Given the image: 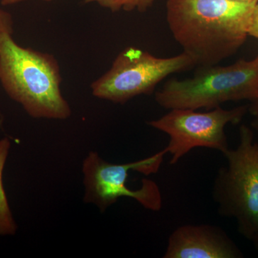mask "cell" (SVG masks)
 Here are the masks:
<instances>
[{
  "label": "cell",
  "mask_w": 258,
  "mask_h": 258,
  "mask_svg": "<svg viewBox=\"0 0 258 258\" xmlns=\"http://www.w3.org/2000/svg\"><path fill=\"white\" fill-rule=\"evenodd\" d=\"M255 4L233 0H167L166 22L174 40L196 66H215L243 45Z\"/></svg>",
  "instance_id": "cell-1"
},
{
  "label": "cell",
  "mask_w": 258,
  "mask_h": 258,
  "mask_svg": "<svg viewBox=\"0 0 258 258\" xmlns=\"http://www.w3.org/2000/svg\"><path fill=\"white\" fill-rule=\"evenodd\" d=\"M0 83L34 118L64 120L71 106L61 91L60 66L52 54L25 47L13 33H0Z\"/></svg>",
  "instance_id": "cell-2"
},
{
  "label": "cell",
  "mask_w": 258,
  "mask_h": 258,
  "mask_svg": "<svg viewBox=\"0 0 258 258\" xmlns=\"http://www.w3.org/2000/svg\"><path fill=\"white\" fill-rule=\"evenodd\" d=\"M258 100V55L229 66H198L192 77L171 79L155 93L161 108L212 110L230 101Z\"/></svg>",
  "instance_id": "cell-3"
},
{
  "label": "cell",
  "mask_w": 258,
  "mask_h": 258,
  "mask_svg": "<svg viewBox=\"0 0 258 258\" xmlns=\"http://www.w3.org/2000/svg\"><path fill=\"white\" fill-rule=\"evenodd\" d=\"M239 137L237 147L223 154L227 165L217 171L212 197L219 214L235 219L239 233L253 242L258 237V142L244 124Z\"/></svg>",
  "instance_id": "cell-4"
},
{
  "label": "cell",
  "mask_w": 258,
  "mask_h": 258,
  "mask_svg": "<svg viewBox=\"0 0 258 258\" xmlns=\"http://www.w3.org/2000/svg\"><path fill=\"white\" fill-rule=\"evenodd\" d=\"M195 66V60L184 52L159 57L138 47H125L109 70L91 83V92L100 99L123 104L135 97L152 94L168 76Z\"/></svg>",
  "instance_id": "cell-5"
},
{
  "label": "cell",
  "mask_w": 258,
  "mask_h": 258,
  "mask_svg": "<svg viewBox=\"0 0 258 258\" xmlns=\"http://www.w3.org/2000/svg\"><path fill=\"white\" fill-rule=\"evenodd\" d=\"M166 154L165 147L152 157L118 164L105 161L98 153L90 152L83 164L84 201L96 205L104 212L118 199L126 197L134 199L148 210L160 211L162 195L155 181L145 178L142 180L140 188L135 190L129 189L126 182L130 171H138L145 176L156 174Z\"/></svg>",
  "instance_id": "cell-6"
},
{
  "label": "cell",
  "mask_w": 258,
  "mask_h": 258,
  "mask_svg": "<svg viewBox=\"0 0 258 258\" xmlns=\"http://www.w3.org/2000/svg\"><path fill=\"white\" fill-rule=\"evenodd\" d=\"M247 112L248 106L232 109L220 106L207 112L174 108L147 124L169 136L166 149L171 156L169 163L176 164L195 148H208L225 154L230 149L225 127L240 123Z\"/></svg>",
  "instance_id": "cell-7"
},
{
  "label": "cell",
  "mask_w": 258,
  "mask_h": 258,
  "mask_svg": "<svg viewBox=\"0 0 258 258\" xmlns=\"http://www.w3.org/2000/svg\"><path fill=\"white\" fill-rule=\"evenodd\" d=\"M164 258H241L243 253L228 235L216 225H184L168 239Z\"/></svg>",
  "instance_id": "cell-8"
},
{
  "label": "cell",
  "mask_w": 258,
  "mask_h": 258,
  "mask_svg": "<svg viewBox=\"0 0 258 258\" xmlns=\"http://www.w3.org/2000/svg\"><path fill=\"white\" fill-rule=\"evenodd\" d=\"M10 141L4 138L0 140V235H13L17 231V225L10 210L9 203L3 186V174L9 154Z\"/></svg>",
  "instance_id": "cell-9"
},
{
  "label": "cell",
  "mask_w": 258,
  "mask_h": 258,
  "mask_svg": "<svg viewBox=\"0 0 258 258\" xmlns=\"http://www.w3.org/2000/svg\"><path fill=\"white\" fill-rule=\"evenodd\" d=\"M85 4L96 3L101 8L109 10L112 13L123 10L132 12L134 10L139 13H145L157 0H82Z\"/></svg>",
  "instance_id": "cell-10"
},
{
  "label": "cell",
  "mask_w": 258,
  "mask_h": 258,
  "mask_svg": "<svg viewBox=\"0 0 258 258\" xmlns=\"http://www.w3.org/2000/svg\"><path fill=\"white\" fill-rule=\"evenodd\" d=\"M13 25L14 22L12 15L0 7V33L4 32L13 33ZM3 116L0 114V125L3 124Z\"/></svg>",
  "instance_id": "cell-11"
},
{
  "label": "cell",
  "mask_w": 258,
  "mask_h": 258,
  "mask_svg": "<svg viewBox=\"0 0 258 258\" xmlns=\"http://www.w3.org/2000/svg\"><path fill=\"white\" fill-rule=\"evenodd\" d=\"M249 36H252L258 40V3L254 5L250 25H249Z\"/></svg>",
  "instance_id": "cell-12"
},
{
  "label": "cell",
  "mask_w": 258,
  "mask_h": 258,
  "mask_svg": "<svg viewBox=\"0 0 258 258\" xmlns=\"http://www.w3.org/2000/svg\"><path fill=\"white\" fill-rule=\"evenodd\" d=\"M248 112L253 115L254 118H258V100L250 102L248 106Z\"/></svg>",
  "instance_id": "cell-13"
},
{
  "label": "cell",
  "mask_w": 258,
  "mask_h": 258,
  "mask_svg": "<svg viewBox=\"0 0 258 258\" xmlns=\"http://www.w3.org/2000/svg\"><path fill=\"white\" fill-rule=\"evenodd\" d=\"M30 1V0H2V6H9V5H13L18 4V3H23V2ZM45 2H52L55 0H42Z\"/></svg>",
  "instance_id": "cell-14"
},
{
  "label": "cell",
  "mask_w": 258,
  "mask_h": 258,
  "mask_svg": "<svg viewBox=\"0 0 258 258\" xmlns=\"http://www.w3.org/2000/svg\"><path fill=\"white\" fill-rule=\"evenodd\" d=\"M251 127L258 133V118H254V119L251 122Z\"/></svg>",
  "instance_id": "cell-15"
},
{
  "label": "cell",
  "mask_w": 258,
  "mask_h": 258,
  "mask_svg": "<svg viewBox=\"0 0 258 258\" xmlns=\"http://www.w3.org/2000/svg\"><path fill=\"white\" fill-rule=\"evenodd\" d=\"M233 1L240 2V3H257L258 0H233Z\"/></svg>",
  "instance_id": "cell-16"
},
{
  "label": "cell",
  "mask_w": 258,
  "mask_h": 258,
  "mask_svg": "<svg viewBox=\"0 0 258 258\" xmlns=\"http://www.w3.org/2000/svg\"><path fill=\"white\" fill-rule=\"evenodd\" d=\"M252 242H253L254 247L258 250V237Z\"/></svg>",
  "instance_id": "cell-17"
}]
</instances>
